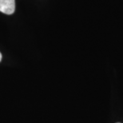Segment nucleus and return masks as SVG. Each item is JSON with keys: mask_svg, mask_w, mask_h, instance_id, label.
I'll list each match as a JSON object with an SVG mask.
<instances>
[{"mask_svg": "<svg viewBox=\"0 0 123 123\" xmlns=\"http://www.w3.org/2000/svg\"><path fill=\"white\" fill-rule=\"evenodd\" d=\"M15 11L14 0H0V11L6 14H12Z\"/></svg>", "mask_w": 123, "mask_h": 123, "instance_id": "f257e3e1", "label": "nucleus"}, {"mask_svg": "<svg viewBox=\"0 0 123 123\" xmlns=\"http://www.w3.org/2000/svg\"><path fill=\"white\" fill-rule=\"evenodd\" d=\"M117 123H120V122H117Z\"/></svg>", "mask_w": 123, "mask_h": 123, "instance_id": "7ed1b4c3", "label": "nucleus"}, {"mask_svg": "<svg viewBox=\"0 0 123 123\" xmlns=\"http://www.w3.org/2000/svg\"><path fill=\"white\" fill-rule=\"evenodd\" d=\"M1 61H2V54L0 53V62H1Z\"/></svg>", "mask_w": 123, "mask_h": 123, "instance_id": "f03ea898", "label": "nucleus"}]
</instances>
